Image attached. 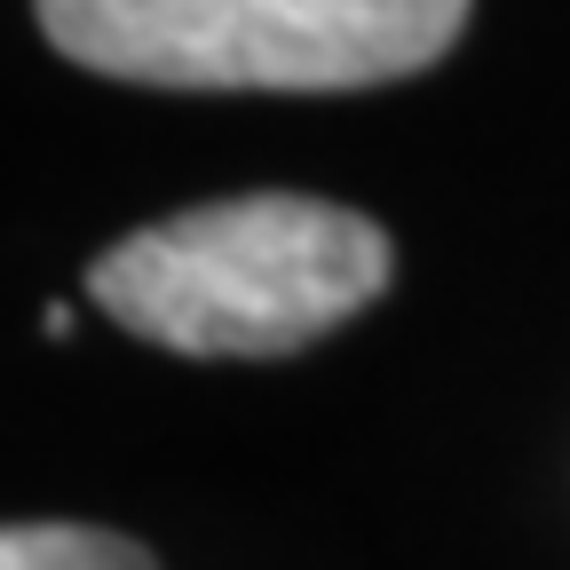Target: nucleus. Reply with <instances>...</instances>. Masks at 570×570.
I'll list each match as a JSON object with an SVG mask.
<instances>
[{
	"label": "nucleus",
	"instance_id": "1",
	"mask_svg": "<svg viewBox=\"0 0 570 570\" xmlns=\"http://www.w3.org/2000/svg\"><path fill=\"white\" fill-rule=\"evenodd\" d=\"M381 223L333 198L254 190L119 238L88 294L127 333L175 356H294L389 285Z\"/></svg>",
	"mask_w": 570,
	"mask_h": 570
},
{
	"label": "nucleus",
	"instance_id": "2",
	"mask_svg": "<svg viewBox=\"0 0 570 570\" xmlns=\"http://www.w3.org/2000/svg\"><path fill=\"white\" fill-rule=\"evenodd\" d=\"M460 24L468 0H40V32L88 71L269 96L412 80Z\"/></svg>",
	"mask_w": 570,
	"mask_h": 570
},
{
	"label": "nucleus",
	"instance_id": "3",
	"mask_svg": "<svg viewBox=\"0 0 570 570\" xmlns=\"http://www.w3.org/2000/svg\"><path fill=\"white\" fill-rule=\"evenodd\" d=\"M0 570H159L135 539L88 523H17L0 539Z\"/></svg>",
	"mask_w": 570,
	"mask_h": 570
}]
</instances>
